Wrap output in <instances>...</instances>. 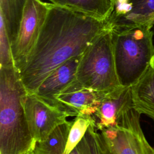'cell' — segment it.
Wrapping results in <instances>:
<instances>
[{
    "mask_svg": "<svg viewBox=\"0 0 154 154\" xmlns=\"http://www.w3.org/2000/svg\"><path fill=\"white\" fill-rule=\"evenodd\" d=\"M109 29L108 20H100L51 3L37 42L19 72L26 92L34 93L53 71L70 58L82 55Z\"/></svg>",
    "mask_w": 154,
    "mask_h": 154,
    "instance_id": "cell-1",
    "label": "cell"
},
{
    "mask_svg": "<svg viewBox=\"0 0 154 154\" xmlns=\"http://www.w3.org/2000/svg\"><path fill=\"white\" fill-rule=\"evenodd\" d=\"M26 94L16 67H0V154H23L34 149L25 111Z\"/></svg>",
    "mask_w": 154,
    "mask_h": 154,
    "instance_id": "cell-2",
    "label": "cell"
},
{
    "mask_svg": "<svg viewBox=\"0 0 154 154\" xmlns=\"http://www.w3.org/2000/svg\"><path fill=\"white\" fill-rule=\"evenodd\" d=\"M152 26L142 25L112 29L114 58L120 84L134 85L154 57Z\"/></svg>",
    "mask_w": 154,
    "mask_h": 154,
    "instance_id": "cell-3",
    "label": "cell"
},
{
    "mask_svg": "<svg viewBox=\"0 0 154 154\" xmlns=\"http://www.w3.org/2000/svg\"><path fill=\"white\" fill-rule=\"evenodd\" d=\"M75 79L82 86L100 93L122 86L116 69L111 29L101 34L82 55Z\"/></svg>",
    "mask_w": 154,
    "mask_h": 154,
    "instance_id": "cell-4",
    "label": "cell"
},
{
    "mask_svg": "<svg viewBox=\"0 0 154 154\" xmlns=\"http://www.w3.org/2000/svg\"><path fill=\"white\" fill-rule=\"evenodd\" d=\"M140 115L131 107L120 115L114 126L99 131L111 154H154L141 129Z\"/></svg>",
    "mask_w": 154,
    "mask_h": 154,
    "instance_id": "cell-5",
    "label": "cell"
},
{
    "mask_svg": "<svg viewBox=\"0 0 154 154\" xmlns=\"http://www.w3.org/2000/svg\"><path fill=\"white\" fill-rule=\"evenodd\" d=\"M51 5L42 0H26L17 37L11 45L14 66L19 72L37 42Z\"/></svg>",
    "mask_w": 154,
    "mask_h": 154,
    "instance_id": "cell-6",
    "label": "cell"
},
{
    "mask_svg": "<svg viewBox=\"0 0 154 154\" xmlns=\"http://www.w3.org/2000/svg\"><path fill=\"white\" fill-rule=\"evenodd\" d=\"M24 107L28 128L34 141L45 140L70 115L34 93H28Z\"/></svg>",
    "mask_w": 154,
    "mask_h": 154,
    "instance_id": "cell-7",
    "label": "cell"
},
{
    "mask_svg": "<svg viewBox=\"0 0 154 154\" xmlns=\"http://www.w3.org/2000/svg\"><path fill=\"white\" fill-rule=\"evenodd\" d=\"M103 94L82 86L75 79L55 96L54 105L70 116H92L97 110Z\"/></svg>",
    "mask_w": 154,
    "mask_h": 154,
    "instance_id": "cell-8",
    "label": "cell"
},
{
    "mask_svg": "<svg viewBox=\"0 0 154 154\" xmlns=\"http://www.w3.org/2000/svg\"><path fill=\"white\" fill-rule=\"evenodd\" d=\"M132 106L131 87L120 86L103 93L96 111L92 116L96 129L100 131L114 126L120 115Z\"/></svg>",
    "mask_w": 154,
    "mask_h": 154,
    "instance_id": "cell-9",
    "label": "cell"
},
{
    "mask_svg": "<svg viewBox=\"0 0 154 154\" xmlns=\"http://www.w3.org/2000/svg\"><path fill=\"white\" fill-rule=\"evenodd\" d=\"M154 18V0H125L114 8L109 19L111 29L151 25Z\"/></svg>",
    "mask_w": 154,
    "mask_h": 154,
    "instance_id": "cell-10",
    "label": "cell"
},
{
    "mask_svg": "<svg viewBox=\"0 0 154 154\" xmlns=\"http://www.w3.org/2000/svg\"><path fill=\"white\" fill-rule=\"evenodd\" d=\"M82 55L70 58L53 71L34 93L54 105V97L76 77Z\"/></svg>",
    "mask_w": 154,
    "mask_h": 154,
    "instance_id": "cell-11",
    "label": "cell"
},
{
    "mask_svg": "<svg viewBox=\"0 0 154 154\" xmlns=\"http://www.w3.org/2000/svg\"><path fill=\"white\" fill-rule=\"evenodd\" d=\"M134 109L154 120V57L145 72L131 87Z\"/></svg>",
    "mask_w": 154,
    "mask_h": 154,
    "instance_id": "cell-12",
    "label": "cell"
},
{
    "mask_svg": "<svg viewBox=\"0 0 154 154\" xmlns=\"http://www.w3.org/2000/svg\"><path fill=\"white\" fill-rule=\"evenodd\" d=\"M55 5L79 12L100 20H109L115 8L112 0H49Z\"/></svg>",
    "mask_w": 154,
    "mask_h": 154,
    "instance_id": "cell-13",
    "label": "cell"
},
{
    "mask_svg": "<svg viewBox=\"0 0 154 154\" xmlns=\"http://www.w3.org/2000/svg\"><path fill=\"white\" fill-rule=\"evenodd\" d=\"M26 2V0H0V14L11 45L16 38Z\"/></svg>",
    "mask_w": 154,
    "mask_h": 154,
    "instance_id": "cell-14",
    "label": "cell"
},
{
    "mask_svg": "<svg viewBox=\"0 0 154 154\" xmlns=\"http://www.w3.org/2000/svg\"><path fill=\"white\" fill-rule=\"evenodd\" d=\"M72 122L67 120L57 126L45 140L36 142L35 154H64Z\"/></svg>",
    "mask_w": 154,
    "mask_h": 154,
    "instance_id": "cell-15",
    "label": "cell"
},
{
    "mask_svg": "<svg viewBox=\"0 0 154 154\" xmlns=\"http://www.w3.org/2000/svg\"><path fill=\"white\" fill-rule=\"evenodd\" d=\"M95 124L91 116H78L72 121L64 154H69L80 143L85 135L88 128Z\"/></svg>",
    "mask_w": 154,
    "mask_h": 154,
    "instance_id": "cell-16",
    "label": "cell"
},
{
    "mask_svg": "<svg viewBox=\"0 0 154 154\" xmlns=\"http://www.w3.org/2000/svg\"><path fill=\"white\" fill-rule=\"evenodd\" d=\"M79 144L85 154H111L94 124L88 128Z\"/></svg>",
    "mask_w": 154,
    "mask_h": 154,
    "instance_id": "cell-17",
    "label": "cell"
},
{
    "mask_svg": "<svg viewBox=\"0 0 154 154\" xmlns=\"http://www.w3.org/2000/svg\"><path fill=\"white\" fill-rule=\"evenodd\" d=\"M14 66L11 45L2 16L0 14V67Z\"/></svg>",
    "mask_w": 154,
    "mask_h": 154,
    "instance_id": "cell-18",
    "label": "cell"
},
{
    "mask_svg": "<svg viewBox=\"0 0 154 154\" xmlns=\"http://www.w3.org/2000/svg\"><path fill=\"white\" fill-rule=\"evenodd\" d=\"M69 154H85L80 144H78Z\"/></svg>",
    "mask_w": 154,
    "mask_h": 154,
    "instance_id": "cell-19",
    "label": "cell"
},
{
    "mask_svg": "<svg viewBox=\"0 0 154 154\" xmlns=\"http://www.w3.org/2000/svg\"><path fill=\"white\" fill-rule=\"evenodd\" d=\"M112 1H114V4H115V8H116V7H119V5H120L122 3H123L125 0H112Z\"/></svg>",
    "mask_w": 154,
    "mask_h": 154,
    "instance_id": "cell-20",
    "label": "cell"
},
{
    "mask_svg": "<svg viewBox=\"0 0 154 154\" xmlns=\"http://www.w3.org/2000/svg\"><path fill=\"white\" fill-rule=\"evenodd\" d=\"M23 154H35L34 151V149H31V150H29L26 152L25 153H23Z\"/></svg>",
    "mask_w": 154,
    "mask_h": 154,
    "instance_id": "cell-21",
    "label": "cell"
},
{
    "mask_svg": "<svg viewBox=\"0 0 154 154\" xmlns=\"http://www.w3.org/2000/svg\"><path fill=\"white\" fill-rule=\"evenodd\" d=\"M151 25L153 26V25H154V18H153V19L152 20V22H151Z\"/></svg>",
    "mask_w": 154,
    "mask_h": 154,
    "instance_id": "cell-22",
    "label": "cell"
}]
</instances>
